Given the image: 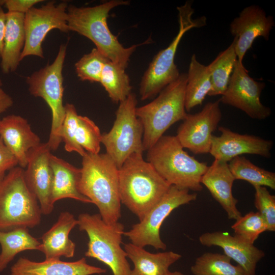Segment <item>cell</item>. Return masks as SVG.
I'll return each mask as SVG.
<instances>
[{
	"instance_id": "f1b7e54d",
	"label": "cell",
	"mask_w": 275,
	"mask_h": 275,
	"mask_svg": "<svg viewBox=\"0 0 275 275\" xmlns=\"http://www.w3.org/2000/svg\"><path fill=\"white\" fill-rule=\"evenodd\" d=\"M228 164L235 180H245L253 186L275 189V173L256 166L244 156H236Z\"/></svg>"
},
{
	"instance_id": "7402d4cb",
	"label": "cell",
	"mask_w": 275,
	"mask_h": 275,
	"mask_svg": "<svg viewBox=\"0 0 275 275\" xmlns=\"http://www.w3.org/2000/svg\"><path fill=\"white\" fill-rule=\"evenodd\" d=\"M77 224V219L70 212L60 213L56 222L41 237L39 251L43 253L45 259L74 256L76 244L69 238V234Z\"/></svg>"
},
{
	"instance_id": "8fae6325",
	"label": "cell",
	"mask_w": 275,
	"mask_h": 275,
	"mask_svg": "<svg viewBox=\"0 0 275 275\" xmlns=\"http://www.w3.org/2000/svg\"><path fill=\"white\" fill-rule=\"evenodd\" d=\"M197 198V193L190 194L187 189L171 185L143 218L133 225L129 231H124V235L137 246L150 245L156 250H166L167 245L160 236L163 222L174 209L195 201Z\"/></svg>"
},
{
	"instance_id": "ac0fdd59",
	"label": "cell",
	"mask_w": 275,
	"mask_h": 275,
	"mask_svg": "<svg viewBox=\"0 0 275 275\" xmlns=\"http://www.w3.org/2000/svg\"><path fill=\"white\" fill-rule=\"evenodd\" d=\"M199 240L205 246L221 247L224 254L237 262L248 275L256 274L257 263L265 255L254 244L228 232H206L199 236Z\"/></svg>"
},
{
	"instance_id": "f35d334b",
	"label": "cell",
	"mask_w": 275,
	"mask_h": 275,
	"mask_svg": "<svg viewBox=\"0 0 275 275\" xmlns=\"http://www.w3.org/2000/svg\"><path fill=\"white\" fill-rule=\"evenodd\" d=\"M12 97L0 87V115L12 106Z\"/></svg>"
},
{
	"instance_id": "4dcf8cb0",
	"label": "cell",
	"mask_w": 275,
	"mask_h": 275,
	"mask_svg": "<svg viewBox=\"0 0 275 275\" xmlns=\"http://www.w3.org/2000/svg\"><path fill=\"white\" fill-rule=\"evenodd\" d=\"M99 82L115 103L124 100L131 93L132 87L125 70L109 60L104 66Z\"/></svg>"
},
{
	"instance_id": "8992f818",
	"label": "cell",
	"mask_w": 275,
	"mask_h": 275,
	"mask_svg": "<svg viewBox=\"0 0 275 275\" xmlns=\"http://www.w3.org/2000/svg\"><path fill=\"white\" fill-rule=\"evenodd\" d=\"M77 221L79 230L85 232L89 239L85 256L105 264L113 275H130L127 254L121 246L124 225L119 222L108 224L99 214L81 213Z\"/></svg>"
},
{
	"instance_id": "277c9868",
	"label": "cell",
	"mask_w": 275,
	"mask_h": 275,
	"mask_svg": "<svg viewBox=\"0 0 275 275\" xmlns=\"http://www.w3.org/2000/svg\"><path fill=\"white\" fill-rule=\"evenodd\" d=\"M147 161L171 185L202 190L201 178L209 166L185 151L176 136L162 135L147 150Z\"/></svg>"
},
{
	"instance_id": "d4e9b609",
	"label": "cell",
	"mask_w": 275,
	"mask_h": 275,
	"mask_svg": "<svg viewBox=\"0 0 275 275\" xmlns=\"http://www.w3.org/2000/svg\"><path fill=\"white\" fill-rule=\"evenodd\" d=\"M123 246L134 265L130 275H166L170 266L182 257L173 251L152 253L131 242Z\"/></svg>"
},
{
	"instance_id": "d6986e66",
	"label": "cell",
	"mask_w": 275,
	"mask_h": 275,
	"mask_svg": "<svg viewBox=\"0 0 275 275\" xmlns=\"http://www.w3.org/2000/svg\"><path fill=\"white\" fill-rule=\"evenodd\" d=\"M106 272L105 269L87 263L85 257L72 262L60 259L36 262L20 257L12 266L9 275H92Z\"/></svg>"
},
{
	"instance_id": "4316f807",
	"label": "cell",
	"mask_w": 275,
	"mask_h": 275,
	"mask_svg": "<svg viewBox=\"0 0 275 275\" xmlns=\"http://www.w3.org/2000/svg\"><path fill=\"white\" fill-rule=\"evenodd\" d=\"M187 74L185 92V108L189 112L201 105L211 88L210 75L207 66L202 64L196 54L191 57Z\"/></svg>"
},
{
	"instance_id": "b9f144b4",
	"label": "cell",
	"mask_w": 275,
	"mask_h": 275,
	"mask_svg": "<svg viewBox=\"0 0 275 275\" xmlns=\"http://www.w3.org/2000/svg\"><path fill=\"white\" fill-rule=\"evenodd\" d=\"M2 85H3L2 81V80L0 79V87H1V86H2Z\"/></svg>"
},
{
	"instance_id": "836d02e7",
	"label": "cell",
	"mask_w": 275,
	"mask_h": 275,
	"mask_svg": "<svg viewBox=\"0 0 275 275\" xmlns=\"http://www.w3.org/2000/svg\"><path fill=\"white\" fill-rule=\"evenodd\" d=\"M231 228L236 236L253 244L261 233L267 231L266 223L258 211H251L241 216Z\"/></svg>"
},
{
	"instance_id": "74e56055",
	"label": "cell",
	"mask_w": 275,
	"mask_h": 275,
	"mask_svg": "<svg viewBox=\"0 0 275 275\" xmlns=\"http://www.w3.org/2000/svg\"><path fill=\"white\" fill-rule=\"evenodd\" d=\"M42 0H0V6L5 7L8 12L25 14L34 6Z\"/></svg>"
},
{
	"instance_id": "8d00e7d4",
	"label": "cell",
	"mask_w": 275,
	"mask_h": 275,
	"mask_svg": "<svg viewBox=\"0 0 275 275\" xmlns=\"http://www.w3.org/2000/svg\"><path fill=\"white\" fill-rule=\"evenodd\" d=\"M18 165V161L0 137V180L5 176L6 172Z\"/></svg>"
},
{
	"instance_id": "30bf717a",
	"label": "cell",
	"mask_w": 275,
	"mask_h": 275,
	"mask_svg": "<svg viewBox=\"0 0 275 275\" xmlns=\"http://www.w3.org/2000/svg\"><path fill=\"white\" fill-rule=\"evenodd\" d=\"M136 96L131 93L120 102L111 129L101 134V143L119 169L130 155L144 151V129L136 115Z\"/></svg>"
},
{
	"instance_id": "2e32d148",
	"label": "cell",
	"mask_w": 275,
	"mask_h": 275,
	"mask_svg": "<svg viewBox=\"0 0 275 275\" xmlns=\"http://www.w3.org/2000/svg\"><path fill=\"white\" fill-rule=\"evenodd\" d=\"M219 136L213 135L209 153L215 159L228 163L242 154H255L270 158L273 143L259 136L241 134L221 126Z\"/></svg>"
},
{
	"instance_id": "60d3db41",
	"label": "cell",
	"mask_w": 275,
	"mask_h": 275,
	"mask_svg": "<svg viewBox=\"0 0 275 275\" xmlns=\"http://www.w3.org/2000/svg\"><path fill=\"white\" fill-rule=\"evenodd\" d=\"M166 275H184L182 272L178 271H170L169 270Z\"/></svg>"
},
{
	"instance_id": "ffe728a7",
	"label": "cell",
	"mask_w": 275,
	"mask_h": 275,
	"mask_svg": "<svg viewBox=\"0 0 275 275\" xmlns=\"http://www.w3.org/2000/svg\"><path fill=\"white\" fill-rule=\"evenodd\" d=\"M0 137L22 168L26 166L29 151L41 144L28 120L19 115H10L0 119Z\"/></svg>"
},
{
	"instance_id": "52a82bcc",
	"label": "cell",
	"mask_w": 275,
	"mask_h": 275,
	"mask_svg": "<svg viewBox=\"0 0 275 275\" xmlns=\"http://www.w3.org/2000/svg\"><path fill=\"white\" fill-rule=\"evenodd\" d=\"M42 213L37 199L25 182L24 169L16 167L0 180V230L33 228Z\"/></svg>"
},
{
	"instance_id": "e0dca14e",
	"label": "cell",
	"mask_w": 275,
	"mask_h": 275,
	"mask_svg": "<svg viewBox=\"0 0 275 275\" xmlns=\"http://www.w3.org/2000/svg\"><path fill=\"white\" fill-rule=\"evenodd\" d=\"M274 26L273 17L267 16L265 11L257 5L244 8L230 24L232 35L236 38L235 52L237 60L242 62L246 51L254 40L262 37L268 40L270 32Z\"/></svg>"
},
{
	"instance_id": "484cf974",
	"label": "cell",
	"mask_w": 275,
	"mask_h": 275,
	"mask_svg": "<svg viewBox=\"0 0 275 275\" xmlns=\"http://www.w3.org/2000/svg\"><path fill=\"white\" fill-rule=\"evenodd\" d=\"M0 272L3 271L18 254L26 250L40 251L41 241L33 236L28 228L0 230Z\"/></svg>"
},
{
	"instance_id": "5bb4252c",
	"label": "cell",
	"mask_w": 275,
	"mask_h": 275,
	"mask_svg": "<svg viewBox=\"0 0 275 275\" xmlns=\"http://www.w3.org/2000/svg\"><path fill=\"white\" fill-rule=\"evenodd\" d=\"M220 102L219 99L208 102L200 112L187 114L176 135L183 148L195 154L209 153L212 133L222 117Z\"/></svg>"
},
{
	"instance_id": "e575fe53",
	"label": "cell",
	"mask_w": 275,
	"mask_h": 275,
	"mask_svg": "<svg viewBox=\"0 0 275 275\" xmlns=\"http://www.w3.org/2000/svg\"><path fill=\"white\" fill-rule=\"evenodd\" d=\"M65 112L61 130L62 142L66 151L76 152L82 157L86 152L78 146L75 138L78 116L76 108L73 104L67 103L65 105Z\"/></svg>"
},
{
	"instance_id": "7a4b0ae2",
	"label": "cell",
	"mask_w": 275,
	"mask_h": 275,
	"mask_svg": "<svg viewBox=\"0 0 275 275\" xmlns=\"http://www.w3.org/2000/svg\"><path fill=\"white\" fill-rule=\"evenodd\" d=\"M78 185L80 193L98 208L103 221L118 222L121 216L119 169L105 153L88 152L82 156Z\"/></svg>"
},
{
	"instance_id": "3957f363",
	"label": "cell",
	"mask_w": 275,
	"mask_h": 275,
	"mask_svg": "<svg viewBox=\"0 0 275 275\" xmlns=\"http://www.w3.org/2000/svg\"><path fill=\"white\" fill-rule=\"evenodd\" d=\"M119 185L121 203L139 221L171 186L139 153L130 155L119 169Z\"/></svg>"
},
{
	"instance_id": "83f0119b",
	"label": "cell",
	"mask_w": 275,
	"mask_h": 275,
	"mask_svg": "<svg viewBox=\"0 0 275 275\" xmlns=\"http://www.w3.org/2000/svg\"><path fill=\"white\" fill-rule=\"evenodd\" d=\"M236 38L225 50L219 53L207 66L210 75L211 88L208 96L222 95L226 91L235 64L237 61L235 52Z\"/></svg>"
},
{
	"instance_id": "6da1fadb",
	"label": "cell",
	"mask_w": 275,
	"mask_h": 275,
	"mask_svg": "<svg viewBox=\"0 0 275 275\" xmlns=\"http://www.w3.org/2000/svg\"><path fill=\"white\" fill-rule=\"evenodd\" d=\"M129 3L127 1L111 0L92 7L70 5L67 9L69 31L90 39L109 61L125 70L138 45L124 47L109 30L107 18L112 9Z\"/></svg>"
},
{
	"instance_id": "f546056e",
	"label": "cell",
	"mask_w": 275,
	"mask_h": 275,
	"mask_svg": "<svg viewBox=\"0 0 275 275\" xmlns=\"http://www.w3.org/2000/svg\"><path fill=\"white\" fill-rule=\"evenodd\" d=\"M231 260L225 254L206 252L196 258L190 271L194 275H248Z\"/></svg>"
},
{
	"instance_id": "d590c367",
	"label": "cell",
	"mask_w": 275,
	"mask_h": 275,
	"mask_svg": "<svg viewBox=\"0 0 275 275\" xmlns=\"http://www.w3.org/2000/svg\"><path fill=\"white\" fill-rule=\"evenodd\" d=\"M255 189L254 205L258 212L264 219L267 231H275V196L267 188L254 186Z\"/></svg>"
},
{
	"instance_id": "9a60e30c",
	"label": "cell",
	"mask_w": 275,
	"mask_h": 275,
	"mask_svg": "<svg viewBox=\"0 0 275 275\" xmlns=\"http://www.w3.org/2000/svg\"><path fill=\"white\" fill-rule=\"evenodd\" d=\"M51 150L47 143L40 144L28 154L24 170L25 182L38 200L42 214H50L54 204L52 200V172Z\"/></svg>"
},
{
	"instance_id": "7c38bea8",
	"label": "cell",
	"mask_w": 275,
	"mask_h": 275,
	"mask_svg": "<svg viewBox=\"0 0 275 275\" xmlns=\"http://www.w3.org/2000/svg\"><path fill=\"white\" fill-rule=\"evenodd\" d=\"M66 2L57 4L49 1L39 8L33 7L24 14L25 41L20 61L30 56L44 58L42 43L52 30L69 31L67 24Z\"/></svg>"
},
{
	"instance_id": "5b68a950",
	"label": "cell",
	"mask_w": 275,
	"mask_h": 275,
	"mask_svg": "<svg viewBox=\"0 0 275 275\" xmlns=\"http://www.w3.org/2000/svg\"><path fill=\"white\" fill-rule=\"evenodd\" d=\"M187 74L182 73L150 103L136 107V115L143 125L144 150H148L176 122L183 120Z\"/></svg>"
},
{
	"instance_id": "44dd1931",
	"label": "cell",
	"mask_w": 275,
	"mask_h": 275,
	"mask_svg": "<svg viewBox=\"0 0 275 275\" xmlns=\"http://www.w3.org/2000/svg\"><path fill=\"white\" fill-rule=\"evenodd\" d=\"M234 180L228 163L214 159L202 176L201 183L226 211L228 218L236 221L242 214L237 208L238 200L232 194Z\"/></svg>"
},
{
	"instance_id": "1f68e13d",
	"label": "cell",
	"mask_w": 275,
	"mask_h": 275,
	"mask_svg": "<svg viewBox=\"0 0 275 275\" xmlns=\"http://www.w3.org/2000/svg\"><path fill=\"white\" fill-rule=\"evenodd\" d=\"M75 138L78 146L86 152L99 153L101 133L98 126L88 117L78 115Z\"/></svg>"
},
{
	"instance_id": "cb8c5ba5",
	"label": "cell",
	"mask_w": 275,
	"mask_h": 275,
	"mask_svg": "<svg viewBox=\"0 0 275 275\" xmlns=\"http://www.w3.org/2000/svg\"><path fill=\"white\" fill-rule=\"evenodd\" d=\"M24 14L6 12V23L1 68L5 74L14 72L20 62L25 41Z\"/></svg>"
},
{
	"instance_id": "d6a6232c",
	"label": "cell",
	"mask_w": 275,
	"mask_h": 275,
	"mask_svg": "<svg viewBox=\"0 0 275 275\" xmlns=\"http://www.w3.org/2000/svg\"><path fill=\"white\" fill-rule=\"evenodd\" d=\"M108 60L100 51L94 48L75 64L77 76L82 81L99 82L104 66Z\"/></svg>"
},
{
	"instance_id": "ab89813d",
	"label": "cell",
	"mask_w": 275,
	"mask_h": 275,
	"mask_svg": "<svg viewBox=\"0 0 275 275\" xmlns=\"http://www.w3.org/2000/svg\"><path fill=\"white\" fill-rule=\"evenodd\" d=\"M6 23V13L2 7L0 6V58L1 57L4 46V39Z\"/></svg>"
},
{
	"instance_id": "ba28073f",
	"label": "cell",
	"mask_w": 275,
	"mask_h": 275,
	"mask_svg": "<svg viewBox=\"0 0 275 275\" xmlns=\"http://www.w3.org/2000/svg\"><path fill=\"white\" fill-rule=\"evenodd\" d=\"M191 3L188 1L184 5L177 8L179 31L170 45L156 54L144 73L140 86L142 100L155 96L179 76L180 73L174 59L182 37L190 29L206 24V18L204 16L193 19L194 10L191 7Z\"/></svg>"
},
{
	"instance_id": "9c48e42d",
	"label": "cell",
	"mask_w": 275,
	"mask_h": 275,
	"mask_svg": "<svg viewBox=\"0 0 275 275\" xmlns=\"http://www.w3.org/2000/svg\"><path fill=\"white\" fill-rule=\"evenodd\" d=\"M66 49V45H61L51 64H47L35 71L26 78L30 94L35 97L42 98L50 109L51 128L46 143L51 151L58 149L62 142L61 130L65 113L63 104L64 89L62 71Z\"/></svg>"
},
{
	"instance_id": "4fadbf2b",
	"label": "cell",
	"mask_w": 275,
	"mask_h": 275,
	"mask_svg": "<svg viewBox=\"0 0 275 275\" xmlns=\"http://www.w3.org/2000/svg\"><path fill=\"white\" fill-rule=\"evenodd\" d=\"M264 82L251 77L242 62L236 61L225 93L220 102L238 108L252 119L264 120L271 113L270 108L261 102Z\"/></svg>"
},
{
	"instance_id": "603a6c76",
	"label": "cell",
	"mask_w": 275,
	"mask_h": 275,
	"mask_svg": "<svg viewBox=\"0 0 275 275\" xmlns=\"http://www.w3.org/2000/svg\"><path fill=\"white\" fill-rule=\"evenodd\" d=\"M52 172V200L54 204L64 199H72L85 203L91 201L78 188L80 169L53 154L50 157Z\"/></svg>"
}]
</instances>
